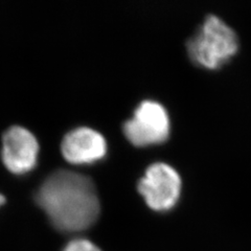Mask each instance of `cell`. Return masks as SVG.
Wrapping results in <instances>:
<instances>
[{
  "label": "cell",
  "instance_id": "5b68a950",
  "mask_svg": "<svg viewBox=\"0 0 251 251\" xmlns=\"http://www.w3.org/2000/svg\"><path fill=\"white\" fill-rule=\"evenodd\" d=\"M39 144L33 133L20 126L7 130L2 137V161L13 174H25L36 167Z\"/></svg>",
  "mask_w": 251,
  "mask_h": 251
},
{
  "label": "cell",
  "instance_id": "ba28073f",
  "mask_svg": "<svg viewBox=\"0 0 251 251\" xmlns=\"http://www.w3.org/2000/svg\"><path fill=\"white\" fill-rule=\"evenodd\" d=\"M5 197H4V196L2 195V194H0V207H1L2 205H3V204L5 203Z\"/></svg>",
  "mask_w": 251,
  "mask_h": 251
},
{
  "label": "cell",
  "instance_id": "3957f363",
  "mask_svg": "<svg viewBox=\"0 0 251 251\" xmlns=\"http://www.w3.org/2000/svg\"><path fill=\"white\" fill-rule=\"evenodd\" d=\"M123 129L126 137L134 146L159 144L169 136V114L158 101L147 100L136 107L132 119L124 124Z\"/></svg>",
  "mask_w": 251,
  "mask_h": 251
},
{
  "label": "cell",
  "instance_id": "277c9868",
  "mask_svg": "<svg viewBox=\"0 0 251 251\" xmlns=\"http://www.w3.org/2000/svg\"><path fill=\"white\" fill-rule=\"evenodd\" d=\"M138 192L154 210H169L177 203L181 192V178L178 172L164 162L148 167L137 184Z\"/></svg>",
  "mask_w": 251,
  "mask_h": 251
},
{
  "label": "cell",
  "instance_id": "8992f818",
  "mask_svg": "<svg viewBox=\"0 0 251 251\" xmlns=\"http://www.w3.org/2000/svg\"><path fill=\"white\" fill-rule=\"evenodd\" d=\"M64 158L74 164L92 163L107 153V141L100 132L88 127H78L68 132L61 144Z\"/></svg>",
  "mask_w": 251,
  "mask_h": 251
},
{
  "label": "cell",
  "instance_id": "7a4b0ae2",
  "mask_svg": "<svg viewBox=\"0 0 251 251\" xmlns=\"http://www.w3.org/2000/svg\"><path fill=\"white\" fill-rule=\"evenodd\" d=\"M191 59L200 66L218 68L237 52L239 40L234 30L215 15H208L187 41Z\"/></svg>",
  "mask_w": 251,
  "mask_h": 251
},
{
  "label": "cell",
  "instance_id": "52a82bcc",
  "mask_svg": "<svg viewBox=\"0 0 251 251\" xmlns=\"http://www.w3.org/2000/svg\"><path fill=\"white\" fill-rule=\"evenodd\" d=\"M63 251H101L94 243L86 239H75L70 241Z\"/></svg>",
  "mask_w": 251,
  "mask_h": 251
},
{
  "label": "cell",
  "instance_id": "6da1fadb",
  "mask_svg": "<svg viewBox=\"0 0 251 251\" xmlns=\"http://www.w3.org/2000/svg\"><path fill=\"white\" fill-rule=\"evenodd\" d=\"M36 202L51 224L64 232L89 228L100 210L92 180L68 170H58L47 177L36 194Z\"/></svg>",
  "mask_w": 251,
  "mask_h": 251
}]
</instances>
